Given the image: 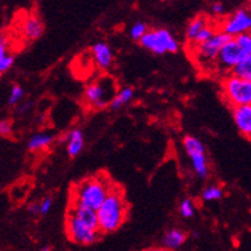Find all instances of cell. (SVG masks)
Here are the masks:
<instances>
[{"mask_svg":"<svg viewBox=\"0 0 251 251\" xmlns=\"http://www.w3.org/2000/svg\"><path fill=\"white\" fill-rule=\"evenodd\" d=\"M28 213L30 214H39V204L37 202H35V204H30L28 205Z\"/></svg>","mask_w":251,"mask_h":251,"instance_id":"4dcf8cb0","label":"cell"},{"mask_svg":"<svg viewBox=\"0 0 251 251\" xmlns=\"http://www.w3.org/2000/svg\"><path fill=\"white\" fill-rule=\"evenodd\" d=\"M71 214L75 215L79 222H82L83 225L87 226L91 229L98 231V217H96V212L91 210V209L82 208V206H76L73 205L71 209Z\"/></svg>","mask_w":251,"mask_h":251,"instance_id":"9a60e30c","label":"cell"},{"mask_svg":"<svg viewBox=\"0 0 251 251\" xmlns=\"http://www.w3.org/2000/svg\"><path fill=\"white\" fill-rule=\"evenodd\" d=\"M133 96H135V90L132 87H123L122 90H119L118 93L116 94V96L113 98L112 101H110V108L113 110L121 109L122 106L128 104L133 99Z\"/></svg>","mask_w":251,"mask_h":251,"instance_id":"d6986e66","label":"cell"},{"mask_svg":"<svg viewBox=\"0 0 251 251\" xmlns=\"http://www.w3.org/2000/svg\"><path fill=\"white\" fill-rule=\"evenodd\" d=\"M40 251H51V248L50 246H45V248H43Z\"/></svg>","mask_w":251,"mask_h":251,"instance_id":"836d02e7","label":"cell"},{"mask_svg":"<svg viewBox=\"0 0 251 251\" xmlns=\"http://www.w3.org/2000/svg\"><path fill=\"white\" fill-rule=\"evenodd\" d=\"M140 44L142 48H145L158 55L165 53H176L179 49L178 41L165 28L148 31L140 40Z\"/></svg>","mask_w":251,"mask_h":251,"instance_id":"277c9868","label":"cell"},{"mask_svg":"<svg viewBox=\"0 0 251 251\" xmlns=\"http://www.w3.org/2000/svg\"><path fill=\"white\" fill-rule=\"evenodd\" d=\"M148 31L149 30H148V26H146L145 24L137 22V24L133 25L131 31H129V36H131V39L132 40H137V41H140V40L142 39V36H144Z\"/></svg>","mask_w":251,"mask_h":251,"instance_id":"484cf974","label":"cell"},{"mask_svg":"<svg viewBox=\"0 0 251 251\" xmlns=\"http://www.w3.org/2000/svg\"><path fill=\"white\" fill-rule=\"evenodd\" d=\"M54 135L49 132H39L31 136V139L28 140L27 148L31 151H41V150L49 148L54 141Z\"/></svg>","mask_w":251,"mask_h":251,"instance_id":"e0dca14e","label":"cell"},{"mask_svg":"<svg viewBox=\"0 0 251 251\" xmlns=\"http://www.w3.org/2000/svg\"><path fill=\"white\" fill-rule=\"evenodd\" d=\"M183 148L190 159H191L192 168L201 179H206L209 176V165L205 155V146L199 139L194 136H186L183 139Z\"/></svg>","mask_w":251,"mask_h":251,"instance_id":"8992f818","label":"cell"},{"mask_svg":"<svg viewBox=\"0 0 251 251\" xmlns=\"http://www.w3.org/2000/svg\"><path fill=\"white\" fill-rule=\"evenodd\" d=\"M229 40H231V37L226 35V33L217 32L210 39L206 40L205 43L198 45L196 55H198L199 62L202 63V64H209V63L215 62L223 45Z\"/></svg>","mask_w":251,"mask_h":251,"instance_id":"ba28073f","label":"cell"},{"mask_svg":"<svg viewBox=\"0 0 251 251\" xmlns=\"http://www.w3.org/2000/svg\"><path fill=\"white\" fill-rule=\"evenodd\" d=\"M249 56L251 55H246L242 51L241 48L238 47V44L236 43V40L231 39L223 45L215 62H217V64H219L222 70L232 71L233 67L237 66L241 60H244L245 58H249Z\"/></svg>","mask_w":251,"mask_h":251,"instance_id":"30bf717a","label":"cell"},{"mask_svg":"<svg viewBox=\"0 0 251 251\" xmlns=\"http://www.w3.org/2000/svg\"><path fill=\"white\" fill-rule=\"evenodd\" d=\"M236 43L238 44V47L241 48L246 55H251V36L250 33H242L240 36L235 37Z\"/></svg>","mask_w":251,"mask_h":251,"instance_id":"d4e9b609","label":"cell"},{"mask_svg":"<svg viewBox=\"0 0 251 251\" xmlns=\"http://www.w3.org/2000/svg\"><path fill=\"white\" fill-rule=\"evenodd\" d=\"M179 214L186 219L192 218L195 215V204H194L191 199L182 200L181 204H179Z\"/></svg>","mask_w":251,"mask_h":251,"instance_id":"603a6c76","label":"cell"},{"mask_svg":"<svg viewBox=\"0 0 251 251\" xmlns=\"http://www.w3.org/2000/svg\"><path fill=\"white\" fill-rule=\"evenodd\" d=\"M232 76L251 81V56L245 58L244 60L238 63L237 66L232 68Z\"/></svg>","mask_w":251,"mask_h":251,"instance_id":"ffe728a7","label":"cell"},{"mask_svg":"<svg viewBox=\"0 0 251 251\" xmlns=\"http://www.w3.org/2000/svg\"><path fill=\"white\" fill-rule=\"evenodd\" d=\"M223 195H225V191H223V188L221 186L210 185L204 188L201 198L204 201H218L223 198Z\"/></svg>","mask_w":251,"mask_h":251,"instance_id":"7402d4cb","label":"cell"},{"mask_svg":"<svg viewBox=\"0 0 251 251\" xmlns=\"http://www.w3.org/2000/svg\"><path fill=\"white\" fill-rule=\"evenodd\" d=\"M117 94L116 81L112 77H101L87 85L83 93V100L91 109H102L110 104Z\"/></svg>","mask_w":251,"mask_h":251,"instance_id":"3957f363","label":"cell"},{"mask_svg":"<svg viewBox=\"0 0 251 251\" xmlns=\"http://www.w3.org/2000/svg\"><path fill=\"white\" fill-rule=\"evenodd\" d=\"M30 105H31L30 101L25 102V104H22V105H21L18 109H17V113H18V114H22V113H25L27 109H28V108H30Z\"/></svg>","mask_w":251,"mask_h":251,"instance_id":"1f68e13d","label":"cell"},{"mask_svg":"<svg viewBox=\"0 0 251 251\" xmlns=\"http://www.w3.org/2000/svg\"><path fill=\"white\" fill-rule=\"evenodd\" d=\"M67 235L70 237V240L75 244L78 245H93L94 242L98 241L99 238V231L91 229L87 226H85L82 222H79L78 219L70 213L68 218H67L66 223Z\"/></svg>","mask_w":251,"mask_h":251,"instance_id":"52a82bcc","label":"cell"},{"mask_svg":"<svg viewBox=\"0 0 251 251\" xmlns=\"http://www.w3.org/2000/svg\"><path fill=\"white\" fill-rule=\"evenodd\" d=\"M223 95L233 108L251 105V81L229 76L223 82Z\"/></svg>","mask_w":251,"mask_h":251,"instance_id":"5b68a950","label":"cell"},{"mask_svg":"<svg viewBox=\"0 0 251 251\" xmlns=\"http://www.w3.org/2000/svg\"><path fill=\"white\" fill-rule=\"evenodd\" d=\"M109 191L110 186L106 183L105 179L89 178L75 188L73 205L96 212L105 200Z\"/></svg>","mask_w":251,"mask_h":251,"instance_id":"7a4b0ae2","label":"cell"},{"mask_svg":"<svg viewBox=\"0 0 251 251\" xmlns=\"http://www.w3.org/2000/svg\"><path fill=\"white\" fill-rule=\"evenodd\" d=\"M91 53H93L96 66L99 67L100 70L106 71L112 67L114 56H113V51L108 44L104 41L96 43L91 49Z\"/></svg>","mask_w":251,"mask_h":251,"instance_id":"7c38bea8","label":"cell"},{"mask_svg":"<svg viewBox=\"0 0 251 251\" xmlns=\"http://www.w3.org/2000/svg\"><path fill=\"white\" fill-rule=\"evenodd\" d=\"M205 26H208V22H206V20H205L204 17H198V18H195L191 24L188 25L187 30H186V37H187V40H190V41L194 43L196 35H198V33L200 32V30H202Z\"/></svg>","mask_w":251,"mask_h":251,"instance_id":"44dd1931","label":"cell"},{"mask_svg":"<svg viewBox=\"0 0 251 251\" xmlns=\"http://www.w3.org/2000/svg\"><path fill=\"white\" fill-rule=\"evenodd\" d=\"M12 131H13V125L10 121H8V119L0 121V136L8 137V136L12 135Z\"/></svg>","mask_w":251,"mask_h":251,"instance_id":"83f0119b","label":"cell"},{"mask_svg":"<svg viewBox=\"0 0 251 251\" xmlns=\"http://www.w3.org/2000/svg\"><path fill=\"white\" fill-rule=\"evenodd\" d=\"M145 251H169V250H167V249L165 248H149V249H146Z\"/></svg>","mask_w":251,"mask_h":251,"instance_id":"d6a6232c","label":"cell"},{"mask_svg":"<svg viewBox=\"0 0 251 251\" xmlns=\"http://www.w3.org/2000/svg\"><path fill=\"white\" fill-rule=\"evenodd\" d=\"M233 121L236 123V127L238 131L250 139L251 136V105H241L235 106L233 110Z\"/></svg>","mask_w":251,"mask_h":251,"instance_id":"8fae6325","label":"cell"},{"mask_svg":"<svg viewBox=\"0 0 251 251\" xmlns=\"http://www.w3.org/2000/svg\"><path fill=\"white\" fill-rule=\"evenodd\" d=\"M127 205L122 192L110 187L109 194L96 210L98 217V231L99 233H112L117 231L126 219Z\"/></svg>","mask_w":251,"mask_h":251,"instance_id":"6da1fadb","label":"cell"},{"mask_svg":"<svg viewBox=\"0 0 251 251\" xmlns=\"http://www.w3.org/2000/svg\"><path fill=\"white\" fill-rule=\"evenodd\" d=\"M14 63V56L9 51V41L4 33H0V75L8 72Z\"/></svg>","mask_w":251,"mask_h":251,"instance_id":"2e32d148","label":"cell"},{"mask_svg":"<svg viewBox=\"0 0 251 251\" xmlns=\"http://www.w3.org/2000/svg\"><path fill=\"white\" fill-rule=\"evenodd\" d=\"M186 240H187L186 232H183L179 228H172V229L165 232V235L163 236V248L169 251L177 250L185 244Z\"/></svg>","mask_w":251,"mask_h":251,"instance_id":"4fadbf2b","label":"cell"},{"mask_svg":"<svg viewBox=\"0 0 251 251\" xmlns=\"http://www.w3.org/2000/svg\"><path fill=\"white\" fill-rule=\"evenodd\" d=\"M51 206H53V200H51V198L43 199V201L39 202V214H48L50 212Z\"/></svg>","mask_w":251,"mask_h":251,"instance_id":"f1b7e54d","label":"cell"},{"mask_svg":"<svg viewBox=\"0 0 251 251\" xmlns=\"http://www.w3.org/2000/svg\"><path fill=\"white\" fill-rule=\"evenodd\" d=\"M44 32V26L41 21L37 17L32 16L25 21L24 25V33L25 36L28 40H36L39 39Z\"/></svg>","mask_w":251,"mask_h":251,"instance_id":"ac0fdd59","label":"cell"},{"mask_svg":"<svg viewBox=\"0 0 251 251\" xmlns=\"http://www.w3.org/2000/svg\"><path fill=\"white\" fill-rule=\"evenodd\" d=\"M83 145H85V137H83V132L81 129L76 128L72 129L68 135H67V154L71 158H75L83 150Z\"/></svg>","mask_w":251,"mask_h":251,"instance_id":"5bb4252c","label":"cell"},{"mask_svg":"<svg viewBox=\"0 0 251 251\" xmlns=\"http://www.w3.org/2000/svg\"><path fill=\"white\" fill-rule=\"evenodd\" d=\"M214 31H213V28H210L209 26H205L202 30H200V32L196 35L195 40H194V43L196 44V45H200V44L205 43L206 40H209L210 37L214 35Z\"/></svg>","mask_w":251,"mask_h":251,"instance_id":"4316f807","label":"cell"},{"mask_svg":"<svg viewBox=\"0 0 251 251\" xmlns=\"http://www.w3.org/2000/svg\"><path fill=\"white\" fill-rule=\"evenodd\" d=\"M213 13L217 14V16H221V14L225 13V7H223V4L222 3H214L212 7Z\"/></svg>","mask_w":251,"mask_h":251,"instance_id":"f546056e","label":"cell"},{"mask_svg":"<svg viewBox=\"0 0 251 251\" xmlns=\"http://www.w3.org/2000/svg\"><path fill=\"white\" fill-rule=\"evenodd\" d=\"M251 28L250 12L246 9H238L237 12L228 17L222 27V32L228 35L231 39L240 36L242 33H248Z\"/></svg>","mask_w":251,"mask_h":251,"instance_id":"9c48e42d","label":"cell"},{"mask_svg":"<svg viewBox=\"0 0 251 251\" xmlns=\"http://www.w3.org/2000/svg\"><path fill=\"white\" fill-rule=\"evenodd\" d=\"M25 98V90L20 86V85H13L10 89L9 98H8V104L12 106L17 105L18 102L22 101Z\"/></svg>","mask_w":251,"mask_h":251,"instance_id":"cb8c5ba5","label":"cell"}]
</instances>
